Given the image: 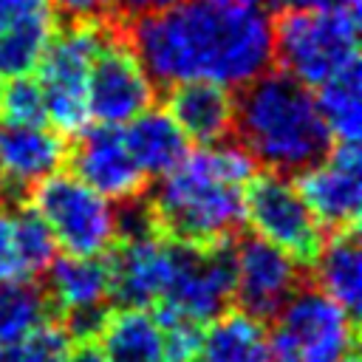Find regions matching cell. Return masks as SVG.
I'll return each mask as SVG.
<instances>
[{
  "label": "cell",
  "mask_w": 362,
  "mask_h": 362,
  "mask_svg": "<svg viewBox=\"0 0 362 362\" xmlns=\"http://www.w3.org/2000/svg\"><path fill=\"white\" fill-rule=\"evenodd\" d=\"M308 283V269L291 255L263 240L260 235L235 238V288L232 303L238 311L269 322L303 286Z\"/></svg>",
  "instance_id": "cell-11"
},
{
  "label": "cell",
  "mask_w": 362,
  "mask_h": 362,
  "mask_svg": "<svg viewBox=\"0 0 362 362\" xmlns=\"http://www.w3.org/2000/svg\"><path fill=\"white\" fill-rule=\"evenodd\" d=\"M260 167L238 144H209L187 153L144 195L156 235L178 243H221L246 226V184Z\"/></svg>",
  "instance_id": "cell-2"
},
{
  "label": "cell",
  "mask_w": 362,
  "mask_h": 362,
  "mask_svg": "<svg viewBox=\"0 0 362 362\" xmlns=\"http://www.w3.org/2000/svg\"><path fill=\"white\" fill-rule=\"evenodd\" d=\"M308 280L356 320L359 303H362L359 226L331 232V238L322 243L317 260L308 266Z\"/></svg>",
  "instance_id": "cell-18"
},
{
  "label": "cell",
  "mask_w": 362,
  "mask_h": 362,
  "mask_svg": "<svg viewBox=\"0 0 362 362\" xmlns=\"http://www.w3.org/2000/svg\"><path fill=\"white\" fill-rule=\"evenodd\" d=\"M173 3H178V0H102L107 23H116V25H127L136 17L150 14V11H161Z\"/></svg>",
  "instance_id": "cell-31"
},
{
  "label": "cell",
  "mask_w": 362,
  "mask_h": 362,
  "mask_svg": "<svg viewBox=\"0 0 362 362\" xmlns=\"http://www.w3.org/2000/svg\"><path fill=\"white\" fill-rule=\"evenodd\" d=\"M359 14L345 8L274 11V62L305 88H320L359 62Z\"/></svg>",
  "instance_id": "cell-4"
},
{
  "label": "cell",
  "mask_w": 362,
  "mask_h": 362,
  "mask_svg": "<svg viewBox=\"0 0 362 362\" xmlns=\"http://www.w3.org/2000/svg\"><path fill=\"white\" fill-rule=\"evenodd\" d=\"M68 334L57 320L42 322L23 339V362H65L68 354Z\"/></svg>",
  "instance_id": "cell-28"
},
{
  "label": "cell",
  "mask_w": 362,
  "mask_h": 362,
  "mask_svg": "<svg viewBox=\"0 0 362 362\" xmlns=\"http://www.w3.org/2000/svg\"><path fill=\"white\" fill-rule=\"evenodd\" d=\"M339 362H359V359H356V351H354V354H348V356H342Z\"/></svg>",
  "instance_id": "cell-36"
},
{
  "label": "cell",
  "mask_w": 362,
  "mask_h": 362,
  "mask_svg": "<svg viewBox=\"0 0 362 362\" xmlns=\"http://www.w3.org/2000/svg\"><path fill=\"white\" fill-rule=\"evenodd\" d=\"M57 31V17L48 0H34L0 31V79L25 76L37 71L51 37Z\"/></svg>",
  "instance_id": "cell-20"
},
{
  "label": "cell",
  "mask_w": 362,
  "mask_h": 362,
  "mask_svg": "<svg viewBox=\"0 0 362 362\" xmlns=\"http://www.w3.org/2000/svg\"><path fill=\"white\" fill-rule=\"evenodd\" d=\"M122 139L127 153L147 178L170 173L189 153L187 136L164 107H147L144 113L133 116L130 124L122 130Z\"/></svg>",
  "instance_id": "cell-19"
},
{
  "label": "cell",
  "mask_w": 362,
  "mask_h": 362,
  "mask_svg": "<svg viewBox=\"0 0 362 362\" xmlns=\"http://www.w3.org/2000/svg\"><path fill=\"white\" fill-rule=\"evenodd\" d=\"M28 201L65 255L93 257L116 243V218L107 198L79 181L71 170H57L34 184Z\"/></svg>",
  "instance_id": "cell-7"
},
{
  "label": "cell",
  "mask_w": 362,
  "mask_h": 362,
  "mask_svg": "<svg viewBox=\"0 0 362 362\" xmlns=\"http://www.w3.org/2000/svg\"><path fill=\"white\" fill-rule=\"evenodd\" d=\"M65 161L79 181H85L107 201H127L147 192V175L127 153L116 124L79 130L76 141L68 147Z\"/></svg>",
  "instance_id": "cell-13"
},
{
  "label": "cell",
  "mask_w": 362,
  "mask_h": 362,
  "mask_svg": "<svg viewBox=\"0 0 362 362\" xmlns=\"http://www.w3.org/2000/svg\"><path fill=\"white\" fill-rule=\"evenodd\" d=\"M156 102V88L141 68L124 25L107 23L88 71V116L99 124H124Z\"/></svg>",
  "instance_id": "cell-9"
},
{
  "label": "cell",
  "mask_w": 362,
  "mask_h": 362,
  "mask_svg": "<svg viewBox=\"0 0 362 362\" xmlns=\"http://www.w3.org/2000/svg\"><path fill=\"white\" fill-rule=\"evenodd\" d=\"M164 110L181 133L201 147L221 144L235 133V93L215 82H178L164 93Z\"/></svg>",
  "instance_id": "cell-16"
},
{
  "label": "cell",
  "mask_w": 362,
  "mask_h": 362,
  "mask_svg": "<svg viewBox=\"0 0 362 362\" xmlns=\"http://www.w3.org/2000/svg\"><path fill=\"white\" fill-rule=\"evenodd\" d=\"M0 116L17 124H45V102L40 82L25 76H11L0 85Z\"/></svg>",
  "instance_id": "cell-26"
},
{
  "label": "cell",
  "mask_w": 362,
  "mask_h": 362,
  "mask_svg": "<svg viewBox=\"0 0 362 362\" xmlns=\"http://www.w3.org/2000/svg\"><path fill=\"white\" fill-rule=\"evenodd\" d=\"M68 141L45 124L0 122V204H20L65 164Z\"/></svg>",
  "instance_id": "cell-14"
},
{
  "label": "cell",
  "mask_w": 362,
  "mask_h": 362,
  "mask_svg": "<svg viewBox=\"0 0 362 362\" xmlns=\"http://www.w3.org/2000/svg\"><path fill=\"white\" fill-rule=\"evenodd\" d=\"M110 269V303L119 308H153L167 283V240L139 238V240H116L107 249Z\"/></svg>",
  "instance_id": "cell-15"
},
{
  "label": "cell",
  "mask_w": 362,
  "mask_h": 362,
  "mask_svg": "<svg viewBox=\"0 0 362 362\" xmlns=\"http://www.w3.org/2000/svg\"><path fill=\"white\" fill-rule=\"evenodd\" d=\"M266 325L272 362H339L356 351V320L311 280Z\"/></svg>",
  "instance_id": "cell-5"
},
{
  "label": "cell",
  "mask_w": 362,
  "mask_h": 362,
  "mask_svg": "<svg viewBox=\"0 0 362 362\" xmlns=\"http://www.w3.org/2000/svg\"><path fill=\"white\" fill-rule=\"evenodd\" d=\"M223 3H238V6H260L263 0H223Z\"/></svg>",
  "instance_id": "cell-35"
},
{
  "label": "cell",
  "mask_w": 362,
  "mask_h": 362,
  "mask_svg": "<svg viewBox=\"0 0 362 362\" xmlns=\"http://www.w3.org/2000/svg\"><path fill=\"white\" fill-rule=\"evenodd\" d=\"M359 88H362L359 62H351L337 76H331L328 82L314 88V90H320L314 96L317 110H320L331 139H337V141H359V127H362Z\"/></svg>",
  "instance_id": "cell-23"
},
{
  "label": "cell",
  "mask_w": 362,
  "mask_h": 362,
  "mask_svg": "<svg viewBox=\"0 0 362 362\" xmlns=\"http://www.w3.org/2000/svg\"><path fill=\"white\" fill-rule=\"evenodd\" d=\"M235 141L260 170L297 175L331 150L311 88L286 71H263L235 93Z\"/></svg>",
  "instance_id": "cell-3"
},
{
  "label": "cell",
  "mask_w": 362,
  "mask_h": 362,
  "mask_svg": "<svg viewBox=\"0 0 362 362\" xmlns=\"http://www.w3.org/2000/svg\"><path fill=\"white\" fill-rule=\"evenodd\" d=\"M57 25H79V23H102L105 6L102 0H48Z\"/></svg>",
  "instance_id": "cell-29"
},
{
  "label": "cell",
  "mask_w": 362,
  "mask_h": 362,
  "mask_svg": "<svg viewBox=\"0 0 362 362\" xmlns=\"http://www.w3.org/2000/svg\"><path fill=\"white\" fill-rule=\"evenodd\" d=\"M246 221L255 235L291 255L305 269L317 260L325 232L305 206L294 181L283 173L257 170L246 184Z\"/></svg>",
  "instance_id": "cell-10"
},
{
  "label": "cell",
  "mask_w": 362,
  "mask_h": 362,
  "mask_svg": "<svg viewBox=\"0 0 362 362\" xmlns=\"http://www.w3.org/2000/svg\"><path fill=\"white\" fill-rule=\"evenodd\" d=\"M102 23L57 25L37 71L45 102V119L59 136H76L88 122V71L102 40Z\"/></svg>",
  "instance_id": "cell-8"
},
{
  "label": "cell",
  "mask_w": 362,
  "mask_h": 362,
  "mask_svg": "<svg viewBox=\"0 0 362 362\" xmlns=\"http://www.w3.org/2000/svg\"><path fill=\"white\" fill-rule=\"evenodd\" d=\"M25 280L17 246H14V229H11V212L0 206V283H17Z\"/></svg>",
  "instance_id": "cell-30"
},
{
  "label": "cell",
  "mask_w": 362,
  "mask_h": 362,
  "mask_svg": "<svg viewBox=\"0 0 362 362\" xmlns=\"http://www.w3.org/2000/svg\"><path fill=\"white\" fill-rule=\"evenodd\" d=\"M11 229H14V246H17V257L25 280L42 277V272L57 255V240L51 229L45 226V221L37 215L31 204L28 206L17 204V209L11 212Z\"/></svg>",
  "instance_id": "cell-25"
},
{
  "label": "cell",
  "mask_w": 362,
  "mask_h": 362,
  "mask_svg": "<svg viewBox=\"0 0 362 362\" xmlns=\"http://www.w3.org/2000/svg\"><path fill=\"white\" fill-rule=\"evenodd\" d=\"M195 362H272L266 322L226 308L204 325V339Z\"/></svg>",
  "instance_id": "cell-21"
},
{
  "label": "cell",
  "mask_w": 362,
  "mask_h": 362,
  "mask_svg": "<svg viewBox=\"0 0 362 362\" xmlns=\"http://www.w3.org/2000/svg\"><path fill=\"white\" fill-rule=\"evenodd\" d=\"M99 337L110 362H164L161 325L150 308H110Z\"/></svg>",
  "instance_id": "cell-22"
},
{
  "label": "cell",
  "mask_w": 362,
  "mask_h": 362,
  "mask_svg": "<svg viewBox=\"0 0 362 362\" xmlns=\"http://www.w3.org/2000/svg\"><path fill=\"white\" fill-rule=\"evenodd\" d=\"M167 283L153 308L201 325L229 308L235 288V238L206 246L167 240Z\"/></svg>",
  "instance_id": "cell-6"
},
{
  "label": "cell",
  "mask_w": 362,
  "mask_h": 362,
  "mask_svg": "<svg viewBox=\"0 0 362 362\" xmlns=\"http://www.w3.org/2000/svg\"><path fill=\"white\" fill-rule=\"evenodd\" d=\"M34 0H0V31L25 8V6H31Z\"/></svg>",
  "instance_id": "cell-34"
},
{
  "label": "cell",
  "mask_w": 362,
  "mask_h": 362,
  "mask_svg": "<svg viewBox=\"0 0 362 362\" xmlns=\"http://www.w3.org/2000/svg\"><path fill=\"white\" fill-rule=\"evenodd\" d=\"M54 320V308L34 280L0 283V342H20L42 322Z\"/></svg>",
  "instance_id": "cell-24"
},
{
  "label": "cell",
  "mask_w": 362,
  "mask_h": 362,
  "mask_svg": "<svg viewBox=\"0 0 362 362\" xmlns=\"http://www.w3.org/2000/svg\"><path fill=\"white\" fill-rule=\"evenodd\" d=\"M362 158L356 141L331 144L328 156L297 173V192L322 226V232H342L359 226V198H362Z\"/></svg>",
  "instance_id": "cell-12"
},
{
  "label": "cell",
  "mask_w": 362,
  "mask_h": 362,
  "mask_svg": "<svg viewBox=\"0 0 362 362\" xmlns=\"http://www.w3.org/2000/svg\"><path fill=\"white\" fill-rule=\"evenodd\" d=\"M164 337V362H195L204 339V325L170 311H153Z\"/></svg>",
  "instance_id": "cell-27"
},
{
  "label": "cell",
  "mask_w": 362,
  "mask_h": 362,
  "mask_svg": "<svg viewBox=\"0 0 362 362\" xmlns=\"http://www.w3.org/2000/svg\"><path fill=\"white\" fill-rule=\"evenodd\" d=\"M124 34L150 82H215L243 88L272 68V17L260 6L223 0H178L141 14Z\"/></svg>",
  "instance_id": "cell-1"
},
{
  "label": "cell",
  "mask_w": 362,
  "mask_h": 362,
  "mask_svg": "<svg viewBox=\"0 0 362 362\" xmlns=\"http://www.w3.org/2000/svg\"><path fill=\"white\" fill-rule=\"evenodd\" d=\"M65 362H110L96 339H74L68 345Z\"/></svg>",
  "instance_id": "cell-33"
},
{
  "label": "cell",
  "mask_w": 362,
  "mask_h": 362,
  "mask_svg": "<svg viewBox=\"0 0 362 362\" xmlns=\"http://www.w3.org/2000/svg\"><path fill=\"white\" fill-rule=\"evenodd\" d=\"M274 11H300V8H345L359 14V0H263Z\"/></svg>",
  "instance_id": "cell-32"
},
{
  "label": "cell",
  "mask_w": 362,
  "mask_h": 362,
  "mask_svg": "<svg viewBox=\"0 0 362 362\" xmlns=\"http://www.w3.org/2000/svg\"><path fill=\"white\" fill-rule=\"evenodd\" d=\"M42 291L54 308V320L79 311V308H96L110 305V269L107 257H79V255H62L48 263L42 272Z\"/></svg>",
  "instance_id": "cell-17"
}]
</instances>
